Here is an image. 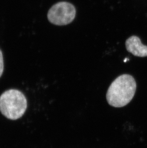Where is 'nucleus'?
<instances>
[{
  "label": "nucleus",
  "mask_w": 147,
  "mask_h": 148,
  "mask_svg": "<svg viewBox=\"0 0 147 148\" xmlns=\"http://www.w3.org/2000/svg\"><path fill=\"white\" fill-rule=\"evenodd\" d=\"M136 83L132 76L123 74L111 83L106 98L109 105L115 108H122L132 100L136 90Z\"/></svg>",
  "instance_id": "f257e3e1"
},
{
  "label": "nucleus",
  "mask_w": 147,
  "mask_h": 148,
  "mask_svg": "<svg viewBox=\"0 0 147 148\" xmlns=\"http://www.w3.org/2000/svg\"><path fill=\"white\" fill-rule=\"evenodd\" d=\"M27 106L25 96L17 90H9L0 96V111L11 120H16L22 117Z\"/></svg>",
  "instance_id": "f03ea898"
},
{
  "label": "nucleus",
  "mask_w": 147,
  "mask_h": 148,
  "mask_svg": "<svg viewBox=\"0 0 147 148\" xmlns=\"http://www.w3.org/2000/svg\"><path fill=\"white\" fill-rule=\"evenodd\" d=\"M76 14V9L73 4L67 1H60L50 8L47 13V18L52 24L61 26L72 22Z\"/></svg>",
  "instance_id": "7ed1b4c3"
},
{
  "label": "nucleus",
  "mask_w": 147,
  "mask_h": 148,
  "mask_svg": "<svg viewBox=\"0 0 147 148\" xmlns=\"http://www.w3.org/2000/svg\"><path fill=\"white\" fill-rule=\"evenodd\" d=\"M125 45L127 50L133 55L139 57H147V46L142 44L138 36L129 37L126 41Z\"/></svg>",
  "instance_id": "20e7f679"
},
{
  "label": "nucleus",
  "mask_w": 147,
  "mask_h": 148,
  "mask_svg": "<svg viewBox=\"0 0 147 148\" xmlns=\"http://www.w3.org/2000/svg\"><path fill=\"white\" fill-rule=\"evenodd\" d=\"M4 69V65H3V56L1 50H0V77H1L3 74Z\"/></svg>",
  "instance_id": "39448f33"
}]
</instances>
